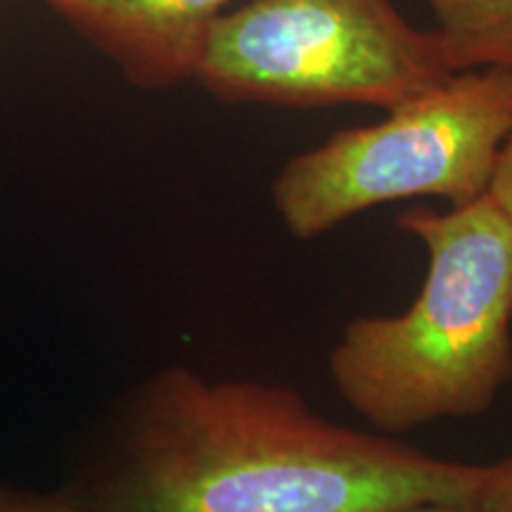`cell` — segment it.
Wrapping results in <instances>:
<instances>
[{
  "mask_svg": "<svg viewBox=\"0 0 512 512\" xmlns=\"http://www.w3.org/2000/svg\"><path fill=\"white\" fill-rule=\"evenodd\" d=\"M489 472L337 425L290 387L174 366L140 387L114 458L76 501L95 512L475 508Z\"/></svg>",
  "mask_w": 512,
  "mask_h": 512,
  "instance_id": "6da1fadb",
  "label": "cell"
},
{
  "mask_svg": "<svg viewBox=\"0 0 512 512\" xmlns=\"http://www.w3.org/2000/svg\"><path fill=\"white\" fill-rule=\"evenodd\" d=\"M396 226L427 249L418 297L351 320L328 358L339 396L384 434L484 413L512 380V223L494 197Z\"/></svg>",
  "mask_w": 512,
  "mask_h": 512,
  "instance_id": "7a4b0ae2",
  "label": "cell"
},
{
  "mask_svg": "<svg viewBox=\"0 0 512 512\" xmlns=\"http://www.w3.org/2000/svg\"><path fill=\"white\" fill-rule=\"evenodd\" d=\"M448 76L439 36L394 0H242L209 29L192 81L223 102L387 112Z\"/></svg>",
  "mask_w": 512,
  "mask_h": 512,
  "instance_id": "3957f363",
  "label": "cell"
},
{
  "mask_svg": "<svg viewBox=\"0 0 512 512\" xmlns=\"http://www.w3.org/2000/svg\"><path fill=\"white\" fill-rule=\"evenodd\" d=\"M384 114L278 171L273 207L292 238H320L380 204L441 197L456 207L489 192L512 126V72L453 74Z\"/></svg>",
  "mask_w": 512,
  "mask_h": 512,
  "instance_id": "277c9868",
  "label": "cell"
},
{
  "mask_svg": "<svg viewBox=\"0 0 512 512\" xmlns=\"http://www.w3.org/2000/svg\"><path fill=\"white\" fill-rule=\"evenodd\" d=\"M100 50L128 83L171 88L195 79L209 29L242 0H41Z\"/></svg>",
  "mask_w": 512,
  "mask_h": 512,
  "instance_id": "5b68a950",
  "label": "cell"
},
{
  "mask_svg": "<svg viewBox=\"0 0 512 512\" xmlns=\"http://www.w3.org/2000/svg\"><path fill=\"white\" fill-rule=\"evenodd\" d=\"M453 74L512 72V0H420Z\"/></svg>",
  "mask_w": 512,
  "mask_h": 512,
  "instance_id": "8992f818",
  "label": "cell"
},
{
  "mask_svg": "<svg viewBox=\"0 0 512 512\" xmlns=\"http://www.w3.org/2000/svg\"><path fill=\"white\" fill-rule=\"evenodd\" d=\"M0 512H95L76 498L43 496L0 486Z\"/></svg>",
  "mask_w": 512,
  "mask_h": 512,
  "instance_id": "52a82bcc",
  "label": "cell"
},
{
  "mask_svg": "<svg viewBox=\"0 0 512 512\" xmlns=\"http://www.w3.org/2000/svg\"><path fill=\"white\" fill-rule=\"evenodd\" d=\"M477 512H512V458L491 463L489 482L475 505Z\"/></svg>",
  "mask_w": 512,
  "mask_h": 512,
  "instance_id": "ba28073f",
  "label": "cell"
},
{
  "mask_svg": "<svg viewBox=\"0 0 512 512\" xmlns=\"http://www.w3.org/2000/svg\"><path fill=\"white\" fill-rule=\"evenodd\" d=\"M489 195L494 197L498 207L503 209V214L508 216L512 223V126L508 138H505L501 155H498V164L491 178Z\"/></svg>",
  "mask_w": 512,
  "mask_h": 512,
  "instance_id": "9c48e42d",
  "label": "cell"
},
{
  "mask_svg": "<svg viewBox=\"0 0 512 512\" xmlns=\"http://www.w3.org/2000/svg\"><path fill=\"white\" fill-rule=\"evenodd\" d=\"M399 512H477L475 508H465V505H441V503H430V505H415V508H406Z\"/></svg>",
  "mask_w": 512,
  "mask_h": 512,
  "instance_id": "30bf717a",
  "label": "cell"
}]
</instances>
